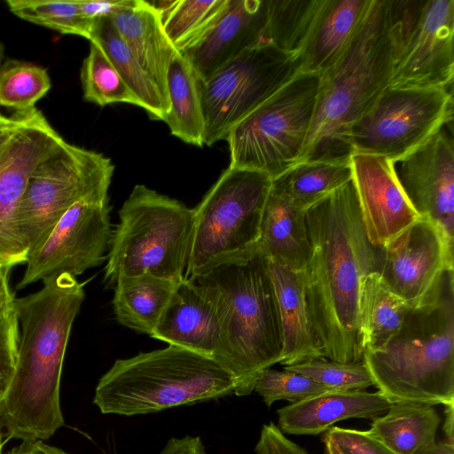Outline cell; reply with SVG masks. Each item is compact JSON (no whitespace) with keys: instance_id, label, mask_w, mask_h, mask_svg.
I'll list each match as a JSON object with an SVG mask.
<instances>
[{"instance_id":"1","label":"cell","mask_w":454,"mask_h":454,"mask_svg":"<svg viewBox=\"0 0 454 454\" xmlns=\"http://www.w3.org/2000/svg\"><path fill=\"white\" fill-rule=\"evenodd\" d=\"M310 245L303 270L312 328L325 358L363 362L359 318L362 282L380 271L382 248L363 224L353 179L305 210Z\"/></svg>"},{"instance_id":"2","label":"cell","mask_w":454,"mask_h":454,"mask_svg":"<svg viewBox=\"0 0 454 454\" xmlns=\"http://www.w3.org/2000/svg\"><path fill=\"white\" fill-rule=\"evenodd\" d=\"M15 298L21 325L14 373L0 402L5 440H48L64 426L60 379L74 321L84 300V283L62 274Z\"/></svg>"},{"instance_id":"3","label":"cell","mask_w":454,"mask_h":454,"mask_svg":"<svg viewBox=\"0 0 454 454\" xmlns=\"http://www.w3.org/2000/svg\"><path fill=\"white\" fill-rule=\"evenodd\" d=\"M363 362L391 403H454V270L410 307L399 331Z\"/></svg>"},{"instance_id":"4","label":"cell","mask_w":454,"mask_h":454,"mask_svg":"<svg viewBox=\"0 0 454 454\" xmlns=\"http://www.w3.org/2000/svg\"><path fill=\"white\" fill-rule=\"evenodd\" d=\"M190 279V278H189ZM212 294L220 334L213 359L249 395L260 374L282 358V330L269 258L260 245L249 254L193 278Z\"/></svg>"},{"instance_id":"5","label":"cell","mask_w":454,"mask_h":454,"mask_svg":"<svg viewBox=\"0 0 454 454\" xmlns=\"http://www.w3.org/2000/svg\"><path fill=\"white\" fill-rule=\"evenodd\" d=\"M392 70L387 0H372L348 47L319 74L313 119L298 162L349 160L348 133L389 86Z\"/></svg>"},{"instance_id":"6","label":"cell","mask_w":454,"mask_h":454,"mask_svg":"<svg viewBox=\"0 0 454 454\" xmlns=\"http://www.w3.org/2000/svg\"><path fill=\"white\" fill-rule=\"evenodd\" d=\"M233 392L232 377L212 357L168 345L117 359L99 379L93 403L103 414L130 417Z\"/></svg>"},{"instance_id":"7","label":"cell","mask_w":454,"mask_h":454,"mask_svg":"<svg viewBox=\"0 0 454 454\" xmlns=\"http://www.w3.org/2000/svg\"><path fill=\"white\" fill-rule=\"evenodd\" d=\"M109 244L104 282L150 274L180 283L192 242L194 209L137 184L119 210Z\"/></svg>"},{"instance_id":"8","label":"cell","mask_w":454,"mask_h":454,"mask_svg":"<svg viewBox=\"0 0 454 454\" xmlns=\"http://www.w3.org/2000/svg\"><path fill=\"white\" fill-rule=\"evenodd\" d=\"M271 178L228 167L194 209L185 278L239 260L257 248Z\"/></svg>"},{"instance_id":"9","label":"cell","mask_w":454,"mask_h":454,"mask_svg":"<svg viewBox=\"0 0 454 454\" xmlns=\"http://www.w3.org/2000/svg\"><path fill=\"white\" fill-rule=\"evenodd\" d=\"M320 76L300 72L227 134L229 167L271 179L296 164L308 137Z\"/></svg>"},{"instance_id":"10","label":"cell","mask_w":454,"mask_h":454,"mask_svg":"<svg viewBox=\"0 0 454 454\" xmlns=\"http://www.w3.org/2000/svg\"><path fill=\"white\" fill-rule=\"evenodd\" d=\"M114 166L102 153L62 139L32 173L19 207V224L29 254L77 201L106 198Z\"/></svg>"},{"instance_id":"11","label":"cell","mask_w":454,"mask_h":454,"mask_svg":"<svg viewBox=\"0 0 454 454\" xmlns=\"http://www.w3.org/2000/svg\"><path fill=\"white\" fill-rule=\"evenodd\" d=\"M390 87L452 89L454 0H387Z\"/></svg>"},{"instance_id":"12","label":"cell","mask_w":454,"mask_h":454,"mask_svg":"<svg viewBox=\"0 0 454 454\" xmlns=\"http://www.w3.org/2000/svg\"><path fill=\"white\" fill-rule=\"evenodd\" d=\"M300 72L298 54L283 51L263 41L206 80L198 79L204 145L225 139L238 122Z\"/></svg>"},{"instance_id":"13","label":"cell","mask_w":454,"mask_h":454,"mask_svg":"<svg viewBox=\"0 0 454 454\" xmlns=\"http://www.w3.org/2000/svg\"><path fill=\"white\" fill-rule=\"evenodd\" d=\"M453 120L452 89L388 86L349 129L352 152L395 160Z\"/></svg>"},{"instance_id":"14","label":"cell","mask_w":454,"mask_h":454,"mask_svg":"<svg viewBox=\"0 0 454 454\" xmlns=\"http://www.w3.org/2000/svg\"><path fill=\"white\" fill-rule=\"evenodd\" d=\"M109 212L108 197L87 198L74 203L28 255L17 289L62 274L76 278L100 265L106 260L113 232Z\"/></svg>"},{"instance_id":"15","label":"cell","mask_w":454,"mask_h":454,"mask_svg":"<svg viewBox=\"0 0 454 454\" xmlns=\"http://www.w3.org/2000/svg\"><path fill=\"white\" fill-rule=\"evenodd\" d=\"M35 109L0 152V267L26 264L29 252L19 224V207L27 182L43 158L62 140Z\"/></svg>"},{"instance_id":"16","label":"cell","mask_w":454,"mask_h":454,"mask_svg":"<svg viewBox=\"0 0 454 454\" xmlns=\"http://www.w3.org/2000/svg\"><path fill=\"white\" fill-rule=\"evenodd\" d=\"M452 121L404 156L391 160L395 176L415 210L454 242Z\"/></svg>"},{"instance_id":"17","label":"cell","mask_w":454,"mask_h":454,"mask_svg":"<svg viewBox=\"0 0 454 454\" xmlns=\"http://www.w3.org/2000/svg\"><path fill=\"white\" fill-rule=\"evenodd\" d=\"M453 245L438 225L420 217L382 247L379 273L389 289L411 307L444 270L453 268Z\"/></svg>"},{"instance_id":"18","label":"cell","mask_w":454,"mask_h":454,"mask_svg":"<svg viewBox=\"0 0 454 454\" xmlns=\"http://www.w3.org/2000/svg\"><path fill=\"white\" fill-rule=\"evenodd\" d=\"M350 160L365 233L373 247L382 248L421 216L400 186L391 160L358 153Z\"/></svg>"},{"instance_id":"19","label":"cell","mask_w":454,"mask_h":454,"mask_svg":"<svg viewBox=\"0 0 454 454\" xmlns=\"http://www.w3.org/2000/svg\"><path fill=\"white\" fill-rule=\"evenodd\" d=\"M266 0H227L222 12L196 40L179 50L199 80L265 41Z\"/></svg>"},{"instance_id":"20","label":"cell","mask_w":454,"mask_h":454,"mask_svg":"<svg viewBox=\"0 0 454 454\" xmlns=\"http://www.w3.org/2000/svg\"><path fill=\"white\" fill-rule=\"evenodd\" d=\"M220 334L211 292L194 279L176 287L150 337L206 356H214Z\"/></svg>"},{"instance_id":"21","label":"cell","mask_w":454,"mask_h":454,"mask_svg":"<svg viewBox=\"0 0 454 454\" xmlns=\"http://www.w3.org/2000/svg\"><path fill=\"white\" fill-rule=\"evenodd\" d=\"M391 404L379 391L329 390L278 409V427L284 434L317 435L341 420L373 419Z\"/></svg>"},{"instance_id":"22","label":"cell","mask_w":454,"mask_h":454,"mask_svg":"<svg viewBox=\"0 0 454 454\" xmlns=\"http://www.w3.org/2000/svg\"><path fill=\"white\" fill-rule=\"evenodd\" d=\"M372 0H321L299 51L301 71L320 74L345 51Z\"/></svg>"},{"instance_id":"23","label":"cell","mask_w":454,"mask_h":454,"mask_svg":"<svg viewBox=\"0 0 454 454\" xmlns=\"http://www.w3.org/2000/svg\"><path fill=\"white\" fill-rule=\"evenodd\" d=\"M277 297L284 366L325 357L315 336L305 296L303 271L291 270L269 259Z\"/></svg>"},{"instance_id":"24","label":"cell","mask_w":454,"mask_h":454,"mask_svg":"<svg viewBox=\"0 0 454 454\" xmlns=\"http://www.w3.org/2000/svg\"><path fill=\"white\" fill-rule=\"evenodd\" d=\"M118 33L156 84L169 109L167 74L176 49L168 39L156 11L147 1L131 4L111 17Z\"/></svg>"},{"instance_id":"25","label":"cell","mask_w":454,"mask_h":454,"mask_svg":"<svg viewBox=\"0 0 454 454\" xmlns=\"http://www.w3.org/2000/svg\"><path fill=\"white\" fill-rule=\"evenodd\" d=\"M259 245L269 259L296 271L305 270L310 251L305 210L271 187L262 213Z\"/></svg>"},{"instance_id":"26","label":"cell","mask_w":454,"mask_h":454,"mask_svg":"<svg viewBox=\"0 0 454 454\" xmlns=\"http://www.w3.org/2000/svg\"><path fill=\"white\" fill-rule=\"evenodd\" d=\"M178 284L150 274L121 278L114 286L116 319L129 329L150 335Z\"/></svg>"},{"instance_id":"27","label":"cell","mask_w":454,"mask_h":454,"mask_svg":"<svg viewBox=\"0 0 454 454\" xmlns=\"http://www.w3.org/2000/svg\"><path fill=\"white\" fill-rule=\"evenodd\" d=\"M372 420L368 434L395 454H416L434 443L441 423L433 405L404 403Z\"/></svg>"},{"instance_id":"28","label":"cell","mask_w":454,"mask_h":454,"mask_svg":"<svg viewBox=\"0 0 454 454\" xmlns=\"http://www.w3.org/2000/svg\"><path fill=\"white\" fill-rule=\"evenodd\" d=\"M167 89L169 109L164 121L171 134L184 143L204 145V121L198 77L186 59L176 50L168 66Z\"/></svg>"},{"instance_id":"29","label":"cell","mask_w":454,"mask_h":454,"mask_svg":"<svg viewBox=\"0 0 454 454\" xmlns=\"http://www.w3.org/2000/svg\"><path fill=\"white\" fill-rule=\"evenodd\" d=\"M89 41L98 44L105 52L128 87L139 98L150 118L164 121L168 106L156 84L118 33L112 19L95 20Z\"/></svg>"},{"instance_id":"30","label":"cell","mask_w":454,"mask_h":454,"mask_svg":"<svg viewBox=\"0 0 454 454\" xmlns=\"http://www.w3.org/2000/svg\"><path fill=\"white\" fill-rule=\"evenodd\" d=\"M410 309L382 280L379 271L366 275L359 301L360 331L365 350L386 344L399 331Z\"/></svg>"},{"instance_id":"31","label":"cell","mask_w":454,"mask_h":454,"mask_svg":"<svg viewBox=\"0 0 454 454\" xmlns=\"http://www.w3.org/2000/svg\"><path fill=\"white\" fill-rule=\"evenodd\" d=\"M352 177L350 159L301 161L271 179V189L286 197L297 207L306 210Z\"/></svg>"},{"instance_id":"32","label":"cell","mask_w":454,"mask_h":454,"mask_svg":"<svg viewBox=\"0 0 454 454\" xmlns=\"http://www.w3.org/2000/svg\"><path fill=\"white\" fill-rule=\"evenodd\" d=\"M321 0H266L263 38L279 50L298 54Z\"/></svg>"},{"instance_id":"33","label":"cell","mask_w":454,"mask_h":454,"mask_svg":"<svg viewBox=\"0 0 454 454\" xmlns=\"http://www.w3.org/2000/svg\"><path fill=\"white\" fill-rule=\"evenodd\" d=\"M51 87L45 68L24 60L7 59L0 66V106L25 114Z\"/></svg>"},{"instance_id":"34","label":"cell","mask_w":454,"mask_h":454,"mask_svg":"<svg viewBox=\"0 0 454 454\" xmlns=\"http://www.w3.org/2000/svg\"><path fill=\"white\" fill-rule=\"evenodd\" d=\"M81 81L85 101L99 106L128 103L143 108L139 98L95 43L90 42V52L82 62Z\"/></svg>"},{"instance_id":"35","label":"cell","mask_w":454,"mask_h":454,"mask_svg":"<svg viewBox=\"0 0 454 454\" xmlns=\"http://www.w3.org/2000/svg\"><path fill=\"white\" fill-rule=\"evenodd\" d=\"M10 11L17 17L61 34L90 38L93 21L81 12L78 0H8Z\"/></svg>"},{"instance_id":"36","label":"cell","mask_w":454,"mask_h":454,"mask_svg":"<svg viewBox=\"0 0 454 454\" xmlns=\"http://www.w3.org/2000/svg\"><path fill=\"white\" fill-rule=\"evenodd\" d=\"M227 0H178L162 20L165 35L179 51L200 37L216 20Z\"/></svg>"},{"instance_id":"37","label":"cell","mask_w":454,"mask_h":454,"mask_svg":"<svg viewBox=\"0 0 454 454\" xmlns=\"http://www.w3.org/2000/svg\"><path fill=\"white\" fill-rule=\"evenodd\" d=\"M284 370L304 375L331 390H365L373 386L364 362L340 363L324 357L284 366Z\"/></svg>"},{"instance_id":"38","label":"cell","mask_w":454,"mask_h":454,"mask_svg":"<svg viewBox=\"0 0 454 454\" xmlns=\"http://www.w3.org/2000/svg\"><path fill=\"white\" fill-rule=\"evenodd\" d=\"M329 390L331 389L300 373L271 368L260 374L254 387V391L262 398L268 407L276 401L285 400L292 403Z\"/></svg>"},{"instance_id":"39","label":"cell","mask_w":454,"mask_h":454,"mask_svg":"<svg viewBox=\"0 0 454 454\" xmlns=\"http://www.w3.org/2000/svg\"><path fill=\"white\" fill-rule=\"evenodd\" d=\"M20 341V324L13 304L0 314V402L12 381Z\"/></svg>"},{"instance_id":"40","label":"cell","mask_w":454,"mask_h":454,"mask_svg":"<svg viewBox=\"0 0 454 454\" xmlns=\"http://www.w3.org/2000/svg\"><path fill=\"white\" fill-rule=\"evenodd\" d=\"M324 436L335 442L344 454H395L367 431L332 427Z\"/></svg>"},{"instance_id":"41","label":"cell","mask_w":454,"mask_h":454,"mask_svg":"<svg viewBox=\"0 0 454 454\" xmlns=\"http://www.w3.org/2000/svg\"><path fill=\"white\" fill-rule=\"evenodd\" d=\"M254 451L255 454H309L288 439L272 421L262 425Z\"/></svg>"},{"instance_id":"42","label":"cell","mask_w":454,"mask_h":454,"mask_svg":"<svg viewBox=\"0 0 454 454\" xmlns=\"http://www.w3.org/2000/svg\"><path fill=\"white\" fill-rule=\"evenodd\" d=\"M132 0H78L82 14L90 20L111 18L121 9L129 6Z\"/></svg>"},{"instance_id":"43","label":"cell","mask_w":454,"mask_h":454,"mask_svg":"<svg viewBox=\"0 0 454 454\" xmlns=\"http://www.w3.org/2000/svg\"><path fill=\"white\" fill-rule=\"evenodd\" d=\"M158 454H207L200 436L170 438Z\"/></svg>"},{"instance_id":"44","label":"cell","mask_w":454,"mask_h":454,"mask_svg":"<svg viewBox=\"0 0 454 454\" xmlns=\"http://www.w3.org/2000/svg\"><path fill=\"white\" fill-rule=\"evenodd\" d=\"M6 454H69L62 449L50 445L43 440L21 441Z\"/></svg>"},{"instance_id":"45","label":"cell","mask_w":454,"mask_h":454,"mask_svg":"<svg viewBox=\"0 0 454 454\" xmlns=\"http://www.w3.org/2000/svg\"><path fill=\"white\" fill-rule=\"evenodd\" d=\"M9 270L0 267V314L10 308L15 299L9 285Z\"/></svg>"},{"instance_id":"46","label":"cell","mask_w":454,"mask_h":454,"mask_svg":"<svg viewBox=\"0 0 454 454\" xmlns=\"http://www.w3.org/2000/svg\"><path fill=\"white\" fill-rule=\"evenodd\" d=\"M416 454H454V439H444L440 442L419 450Z\"/></svg>"},{"instance_id":"47","label":"cell","mask_w":454,"mask_h":454,"mask_svg":"<svg viewBox=\"0 0 454 454\" xmlns=\"http://www.w3.org/2000/svg\"><path fill=\"white\" fill-rule=\"evenodd\" d=\"M147 2L159 14L161 22L176 4V1L174 0H158Z\"/></svg>"},{"instance_id":"48","label":"cell","mask_w":454,"mask_h":454,"mask_svg":"<svg viewBox=\"0 0 454 454\" xmlns=\"http://www.w3.org/2000/svg\"><path fill=\"white\" fill-rule=\"evenodd\" d=\"M453 406L454 403L445 405V421L443 425V431L446 439H454L453 437Z\"/></svg>"},{"instance_id":"49","label":"cell","mask_w":454,"mask_h":454,"mask_svg":"<svg viewBox=\"0 0 454 454\" xmlns=\"http://www.w3.org/2000/svg\"><path fill=\"white\" fill-rule=\"evenodd\" d=\"M24 114H15L11 116V120L9 122L0 125V137L4 135L8 130L12 129V128L19 125L22 119Z\"/></svg>"},{"instance_id":"50","label":"cell","mask_w":454,"mask_h":454,"mask_svg":"<svg viewBox=\"0 0 454 454\" xmlns=\"http://www.w3.org/2000/svg\"><path fill=\"white\" fill-rule=\"evenodd\" d=\"M322 440L325 447V454H344L339 446L331 439L323 436Z\"/></svg>"},{"instance_id":"51","label":"cell","mask_w":454,"mask_h":454,"mask_svg":"<svg viewBox=\"0 0 454 454\" xmlns=\"http://www.w3.org/2000/svg\"><path fill=\"white\" fill-rule=\"evenodd\" d=\"M6 440L4 439V430H3V427L0 424V454H2V451H3V447H4V442Z\"/></svg>"},{"instance_id":"52","label":"cell","mask_w":454,"mask_h":454,"mask_svg":"<svg viewBox=\"0 0 454 454\" xmlns=\"http://www.w3.org/2000/svg\"><path fill=\"white\" fill-rule=\"evenodd\" d=\"M4 43L0 41V66L2 65L3 61H4Z\"/></svg>"},{"instance_id":"53","label":"cell","mask_w":454,"mask_h":454,"mask_svg":"<svg viewBox=\"0 0 454 454\" xmlns=\"http://www.w3.org/2000/svg\"><path fill=\"white\" fill-rule=\"evenodd\" d=\"M10 120H11V117H6L0 113V125L9 122Z\"/></svg>"}]
</instances>
